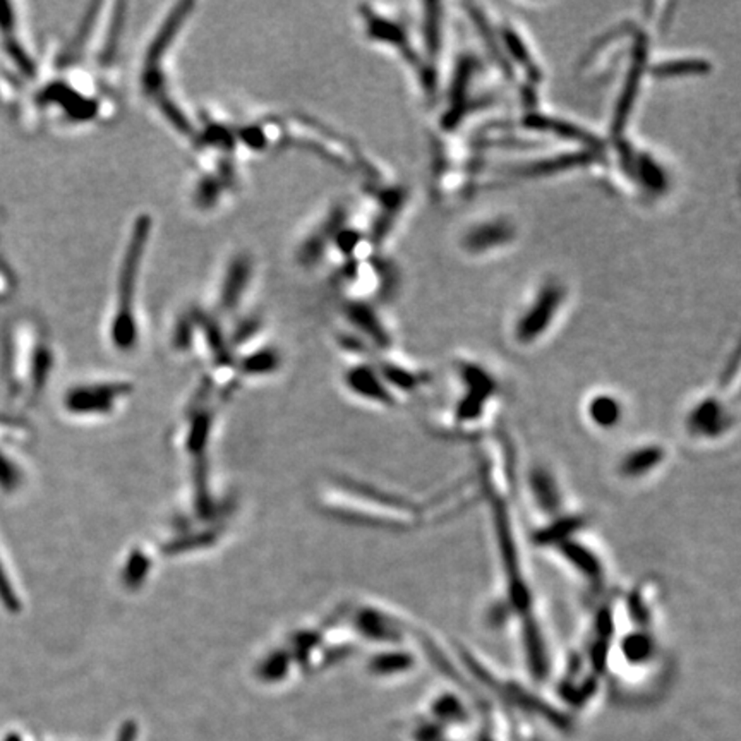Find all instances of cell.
<instances>
[{
	"mask_svg": "<svg viewBox=\"0 0 741 741\" xmlns=\"http://www.w3.org/2000/svg\"><path fill=\"white\" fill-rule=\"evenodd\" d=\"M16 289V278L12 275V272L0 263V301L7 299Z\"/></svg>",
	"mask_w": 741,
	"mask_h": 741,
	"instance_id": "obj_30",
	"label": "cell"
},
{
	"mask_svg": "<svg viewBox=\"0 0 741 741\" xmlns=\"http://www.w3.org/2000/svg\"><path fill=\"white\" fill-rule=\"evenodd\" d=\"M596 159H598V151L577 150V151H568V153H563V155L546 157V159H541V160H533V162L513 167L511 175L517 177V179L550 177V175L565 174V172L575 170L580 167H585L589 163L596 162Z\"/></svg>",
	"mask_w": 741,
	"mask_h": 741,
	"instance_id": "obj_19",
	"label": "cell"
},
{
	"mask_svg": "<svg viewBox=\"0 0 741 741\" xmlns=\"http://www.w3.org/2000/svg\"><path fill=\"white\" fill-rule=\"evenodd\" d=\"M620 652L630 664H648L659 652V642L648 628H635L620 640Z\"/></svg>",
	"mask_w": 741,
	"mask_h": 741,
	"instance_id": "obj_27",
	"label": "cell"
},
{
	"mask_svg": "<svg viewBox=\"0 0 741 741\" xmlns=\"http://www.w3.org/2000/svg\"><path fill=\"white\" fill-rule=\"evenodd\" d=\"M556 555L559 556L572 570H575L580 577L589 583H601L606 575L604 561L594 548L582 542L577 537L568 539L553 548Z\"/></svg>",
	"mask_w": 741,
	"mask_h": 741,
	"instance_id": "obj_20",
	"label": "cell"
},
{
	"mask_svg": "<svg viewBox=\"0 0 741 741\" xmlns=\"http://www.w3.org/2000/svg\"><path fill=\"white\" fill-rule=\"evenodd\" d=\"M616 144L622 155V168L644 194L650 198H663L670 192L672 175L664 163L648 150H635L623 139H618Z\"/></svg>",
	"mask_w": 741,
	"mask_h": 741,
	"instance_id": "obj_10",
	"label": "cell"
},
{
	"mask_svg": "<svg viewBox=\"0 0 741 741\" xmlns=\"http://www.w3.org/2000/svg\"><path fill=\"white\" fill-rule=\"evenodd\" d=\"M153 233V215L139 211L133 216L122 242L107 322L109 344L120 354L134 352L141 342V281Z\"/></svg>",
	"mask_w": 741,
	"mask_h": 741,
	"instance_id": "obj_2",
	"label": "cell"
},
{
	"mask_svg": "<svg viewBox=\"0 0 741 741\" xmlns=\"http://www.w3.org/2000/svg\"><path fill=\"white\" fill-rule=\"evenodd\" d=\"M735 420L729 414L726 403L718 396H705L698 400L690 409L685 428L694 438L714 441L726 436L733 428Z\"/></svg>",
	"mask_w": 741,
	"mask_h": 741,
	"instance_id": "obj_15",
	"label": "cell"
},
{
	"mask_svg": "<svg viewBox=\"0 0 741 741\" xmlns=\"http://www.w3.org/2000/svg\"><path fill=\"white\" fill-rule=\"evenodd\" d=\"M340 313L352 330V335L368 347L376 348L379 352H387L394 347V338L388 331V326L378 313L374 302L344 299Z\"/></svg>",
	"mask_w": 741,
	"mask_h": 741,
	"instance_id": "obj_12",
	"label": "cell"
},
{
	"mask_svg": "<svg viewBox=\"0 0 741 741\" xmlns=\"http://www.w3.org/2000/svg\"><path fill=\"white\" fill-rule=\"evenodd\" d=\"M648 38L646 33L637 31L633 37L631 45V55L630 64L626 69L625 79L622 85V92L618 94L616 105L613 109L611 117V136L613 139H623L628 120L633 114V109L637 105L639 94L642 90V81L646 77L648 69Z\"/></svg>",
	"mask_w": 741,
	"mask_h": 741,
	"instance_id": "obj_8",
	"label": "cell"
},
{
	"mask_svg": "<svg viewBox=\"0 0 741 741\" xmlns=\"http://www.w3.org/2000/svg\"><path fill=\"white\" fill-rule=\"evenodd\" d=\"M654 590H657V585L652 580H646L642 585L635 587L628 599V609L631 618H635L637 628H648L652 622V602H654Z\"/></svg>",
	"mask_w": 741,
	"mask_h": 741,
	"instance_id": "obj_28",
	"label": "cell"
},
{
	"mask_svg": "<svg viewBox=\"0 0 741 741\" xmlns=\"http://www.w3.org/2000/svg\"><path fill=\"white\" fill-rule=\"evenodd\" d=\"M359 18L362 24V33L366 40L374 45L385 46L398 53L412 69L416 70L417 79L424 77V68L420 53L417 52L412 33L407 23L390 12L379 11L376 5L362 4L359 5Z\"/></svg>",
	"mask_w": 741,
	"mask_h": 741,
	"instance_id": "obj_7",
	"label": "cell"
},
{
	"mask_svg": "<svg viewBox=\"0 0 741 741\" xmlns=\"http://www.w3.org/2000/svg\"><path fill=\"white\" fill-rule=\"evenodd\" d=\"M0 598L4 599L5 606H9V607H12V609L18 606L16 594H14V590L11 589V583H9V579H7V574L4 572L2 565H0Z\"/></svg>",
	"mask_w": 741,
	"mask_h": 741,
	"instance_id": "obj_31",
	"label": "cell"
},
{
	"mask_svg": "<svg viewBox=\"0 0 741 741\" xmlns=\"http://www.w3.org/2000/svg\"><path fill=\"white\" fill-rule=\"evenodd\" d=\"M520 127L537 133V134H548L551 138L561 139L566 142H572L579 146V150H590L599 151L602 146L601 139L594 136L585 127H580L575 122L565 120L561 117L546 116L537 110H531L527 116L520 120Z\"/></svg>",
	"mask_w": 741,
	"mask_h": 741,
	"instance_id": "obj_16",
	"label": "cell"
},
{
	"mask_svg": "<svg viewBox=\"0 0 741 741\" xmlns=\"http://www.w3.org/2000/svg\"><path fill=\"white\" fill-rule=\"evenodd\" d=\"M517 237L518 229L509 218L494 216L470 225L460 237V246L467 255L484 256L509 248Z\"/></svg>",
	"mask_w": 741,
	"mask_h": 741,
	"instance_id": "obj_14",
	"label": "cell"
},
{
	"mask_svg": "<svg viewBox=\"0 0 741 741\" xmlns=\"http://www.w3.org/2000/svg\"><path fill=\"white\" fill-rule=\"evenodd\" d=\"M587 525V517L582 513H559L550 524L533 533V542L541 548H556L558 544L577 537Z\"/></svg>",
	"mask_w": 741,
	"mask_h": 741,
	"instance_id": "obj_23",
	"label": "cell"
},
{
	"mask_svg": "<svg viewBox=\"0 0 741 741\" xmlns=\"http://www.w3.org/2000/svg\"><path fill=\"white\" fill-rule=\"evenodd\" d=\"M585 414L594 428L601 431H613L620 428L625 416V407L616 395L602 392L589 398Z\"/></svg>",
	"mask_w": 741,
	"mask_h": 741,
	"instance_id": "obj_24",
	"label": "cell"
},
{
	"mask_svg": "<svg viewBox=\"0 0 741 741\" xmlns=\"http://www.w3.org/2000/svg\"><path fill=\"white\" fill-rule=\"evenodd\" d=\"M346 203H335L324 211L307 231L304 232L296 246V261L304 270H314L328 263L333 232L347 216Z\"/></svg>",
	"mask_w": 741,
	"mask_h": 741,
	"instance_id": "obj_11",
	"label": "cell"
},
{
	"mask_svg": "<svg viewBox=\"0 0 741 741\" xmlns=\"http://www.w3.org/2000/svg\"><path fill=\"white\" fill-rule=\"evenodd\" d=\"M344 381L348 390L362 400L385 407H395L398 403L394 390L388 387L374 364L359 362L350 366L344 374Z\"/></svg>",
	"mask_w": 741,
	"mask_h": 741,
	"instance_id": "obj_17",
	"label": "cell"
},
{
	"mask_svg": "<svg viewBox=\"0 0 741 741\" xmlns=\"http://www.w3.org/2000/svg\"><path fill=\"white\" fill-rule=\"evenodd\" d=\"M496 35L513 72L515 69L524 70V76L529 81V85H539L542 79V70L535 62L531 46L527 45L522 33L509 21H505L498 26Z\"/></svg>",
	"mask_w": 741,
	"mask_h": 741,
	"instance_id": "obj_18",
	"label": "cell"
},
{
	"mask_svg": "<svg viewBox=\"0 0 741 741\" xmlns=\"http://www.w3.org/2000/svg\"><path fill=\"white\" fill-rule=\"evenodd\" d=\"M647 72L656 79L702 77L712 72V64L704 57H678L652 64L648 66Z\"/></svg>",
	"mask_w": 741,
	"mask_h": 741,
	"instance_id": "obj_26",
	"label": "cell"
},
{
	"mask_svg": "<svg viewBox=\"0 0 741 741\" xmlns=\"http://www.w3.org/2000/svg\"><path fill=\"white\" fill-rule=\"evenodd\" d=\"M196 2L181 0L167 7L142 46L138 66L139 96L170 133L189 142L196 134V117L185 107L177 90L172 66L174 52L196 16Z\"/></svg>",
	"mask_w": 741,
	"mask_h": 741,
	"instance_id": "obj_1",
	"label": "cell"
},
{
	"mask_svg": "<svg viewBox=\"0 0 741 741\" xmlns=\"http://www.w3.org/2000/svg\"><path fill=\"white\" fill-rule=\"evenodd\" d=\"M568 297V290L565 283L558 278L544 280L537 292L533 294L531 302L522 309L518 318L513 323V338L518 346L527 347L533 342L541 340L550 328L558 320L565 302Z\"/></svg>",
	"mask_w": 741,
	"mask_h": 741,
	"instance_id": "obj_6",
	"label": "cell"
},
{
	"mask_svg": "<svg viewBox=\"0 0 741 741\" xmlns=\"http://www.w3.org/2000/svg\"><path fill=\"white\" fill-rule=\"evenodd\" d=\"M357 628L359 633L376 642L396 644L403 639V631L394 618L372 607L361 611V615L357 616Z\"/></svg>",
	"mask_w": 741,
	"mask_h": 741,
	"instance_id": "obj_25",
	"label": "cell"
},
{
	"mask_svg": "<svg viewBox=\"0 0 741 741\" xmlns=\"http://www.w3.org/2000/svg\"><path fill=\"white\" fill-rule=\"evenodd\" d=\"M527 487L537 509L551 517L559 515V509L563 505L561 489L550 468H546L544 465L533 467L527 476Z\"/></svg>",
	"mask_w": 741,
	"mask_h": 741,
	"instance_id": "obj_22",
	"label": "cell"
},
{
	"mask_svg": "<svg viewBox=\"0 0 741 741\" xmlns=\"http://www.w3.org/2000/svg\"><path fill=\"white\" fill-rule=\"evenodd\" d=\"M668 459V450L661 443H642L630 448L618 462V474L626 481H640L659 470Z\"/></svg>",
	"mask_w": 741,
	"mask_h": 741,
	"instance_id": "obj_21",
	"label": "cell"
},
{
	"mask_svg": "<svg viewBox=\"0 0 741 741\" xmlns=\"http://www.w3.org/2000/svg\"><path fill=\"white\" fill-rule=\"evenodd\" d=\"M257 261L249 251H235L225 261L209 311L220 320L240 318L246 314L248 302L255 292Z\"/></svg>",
	"mask_w": 741,
	"mask_h": 741,
	"instance_id": "obj_5",
	"label": "cell"
},
{
	"mask_svg": "<svg viewBox=\"0 0 741 741\" xmlns=\"http://www.w3.org/2000/svg\"><path fill=\"white\" fill-rule=\"evenodd\" d=\"M7 348L11 381L18 390L40 392L53 366V347L44 323L20 314L7 328Z\"/></svg>",
	"mask_w": 741,
	"mask_h": 741,
	"instance_id": "obj_3",
	"label": "cell"
},
{
	"mask_svg": "<svg viewBox=\"0 0 741 741\" xmlns=\"http://www.w3.org/2000/svg\"><path fill=\"white\" fill-rule=\"evenodd\" d=\"M374 664L378 666L379 672H387L388 668L394 670H403V668H411L414 664V657L403 650H396V652H385L381 656H378V659L374 661Z\"/></svg>",
	"mask_w": 741,
	"mask_h": 741,
	"instance_id": "obj_29",
	"label": "cell"
},
{
	"mask_svg": "<svg viewBox=\"0 0 741 741\" xmlns=\"http://www.w3.org/2000/svg\"><path fill=\"white\" fill-rule=\"evenodd\" d=\"M481 74V61L472 52H465L457 64L455 70L450 79L448 88V109L443 116V127L448 131H453L460 126L465 117L472 110L479 109L483 103H479L474 96V83Z\"/></svg>",
	"mask_w": 741,
	"mask_h": 741,
	"instance_id": "obj_9",
	"label": "cell"
},
{
	"mask_svg": "<svg viewBox=\"0 0 741 741\" xmlns=\"http://www.w3.org/2000/svg\"><path fill=\"white\" fill-rule=\"evenodd\" d=\"M281 117L287 129L289 146L307 150L342 170H366L368 165L359 159L355 148L333 129L299 114Z\"/></svg>",
	"mask_w": 741,
	"mask_h": 741,
	"instance_id": "obj_4",
	"label": "cell"
},
{
	"mask_svg": "<svg viewBox=\"0 0 741 741\" xmlns=\"http://www.w3.org/2000/svg\"><path fill=\"white\" fill-rule=\"evenodd\" d=\"M131 394V385L126 381H93L70 388L66 394V409L72 414L96 416L109 414L120 402Z\"/></svg>",
	"mask_w": 741,
	"mask_h": 741,
	"instance_id": "obj_13",
	"label": "cell"
}]
</instances>
